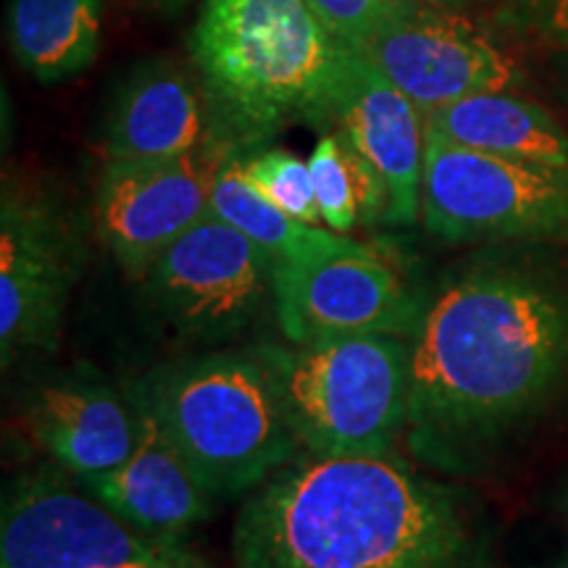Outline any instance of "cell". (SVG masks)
<instances>
[{"mask_svg": "<svg viewBox=\"0 0 568 568\" xmlns=\"http://www.w3.org/2000/svg\"><path fill=\"white\" fill-rule=\"evenodd\" d=\"M424 308L426 297L374 251L274 272L276 322L295 345L353 335H395L410 343Z\"/></svg>", "mask_w": 568, "mask_h": 568, "instance_id": "cell-12", "label": "cell"}, {"mask_svg": "<svg viewBox=\"0 0 568 568\" xmlns=\"http://www.w3.org/2000/svg\"><path fill=\"white\" fill-rule=\"evenodd\" d=\"M61 466L24 474L0 514V568H211L182 539L124 521Z\"/></svg>", "mask_w": 568, "mask_h": 568, "instance_id": "cell-7", "label": "cell"}, {"mask_svg": "<svg viewBox=\"0 0 568 568\" xmlns=\"http://www.w3.org/2000/svg\"><path fill=\"white\" fill-rule=\"evenodd\" d=\"M213 142L211 109L195 69L155 55L119 82L103 130L109 161L174 159Z\"/></svg>", "mask_w": 568, "mask_h": 568, "instance_id": "cell-14", "label": "cell"}, {"mask_svg": "<svg viewBox=\"0 0 568 568\" xmlns=\"http://www.w3.org/2000/svg\"><path fill=\"white\" fill-rule=\"evenodd\" d=\"M276 264L237 226L209 211L142 276V293L176 337L224 343L274 305Z\"/></svg>", "mask_w": 568, "mask_h": 568, "instance_id": "cell-8", "label": "cell"}, {"mask_svg": "<svg viewBox=\"0 0 568 568\" xmlns=\"http://www.w3.org/2000/svg\"><path fill=\"white\" fill-rule=\"evenodd\" d=\"M326 132H337L385 180V224L410 226L422 219L426 119L355 45Z\"/></svg>", "mask_w": 568, "mask_h": 568, "instance_id": "cell-13", "label": "cell"}, {"mask_svg": "<svg viewBox=\"0 0 568 568\" xmlns=\"http://www.w3.org/2000/svg\"><path fill=\"white\" fill-rule=\"evenodd\" d=\"M27 424L55 466L77 479L124 464L138 443L132 397L98 382L63 379L40 387L27 406Z\"/></svg>", "mask_w": 568, "mask_h": 568, "instance_id": "cell-16", "label": "cell"}, {"mask_svg": "<svg viewBox=\"0 0 568 568\" xmlns=\"http://www.w3.org/2000/svg\"><path fill=\"white\" fill-rule=\"evenodd\" d=\"M564 508H566V518H568V493H566V503H564Z\"/></svg>", "mask_w": 568, "mask_h": 568, "instance_id": "cell-27", "label": "cell"}, {"mask_svg": "<svg viewBox=\"0 0 568 568\" xmlns=\"http://www.w3.org/2000/svg\"><path fill=\"white\" fill-rule=\"evenodd\" d=\"M568 385V280L527 245L487 247L443 276L410 339L403 445L474 471Z\"/></svg>", "mask_w": 568, "mask_h": 568, "instance_id": "cell-1", "label": "cell"}, {"mask_svg": "<svg viewBox=\"0 0 568 568\" xmlns=\"http://www.w3.org/2000/svg\"><path fill=\"white\" fill-rule=\"evenodd\" d=\"M556 69H558V84H560V90H564L566 98H568V51L556 55Z\"/></svg>", "mask_w": 568, "mask_h": 568, "instance_id": "cell-24", "label": "cell"}, {"mask_svg": "<svg viewBox=\"0 0 568 568\" xmlns=\"http://www.w3.org/2000/svg\"><path fill=\"white\" fill-rule=\"evenodd\" d=\"M187 45L216 142L243 155L293 122L326 132L353 53L305 0H203Z\"/></svg>", "mask_w": 568, "mask_h": 568, "instance_id": "cell-3", "label": "cell"}, {"mask_svg": "<svg viewBox=\"0 0 568 568\" xmlns=\"http://www.w3.org/2000/svg\"><path fill=\"white\" fill-rule=\"evenodd\" d=\"M489 19L506 38L556 53L568 51V0H500Z\"/></svg>", "mask_w": 568, "mask_h": 568, "instance_id": "cell-21", "label": "cell"}, {"mask_svg": "<svg viewBox=\"0 0 568 568\" xmlns=\"http://www.w3.org/2000/svg\"><path fill=\"white\" fill-rule=\"evenodd\" d=\"M545 568H568V556H566V558H560V560H556V564L545 566Z\"/></svg>", "mask_w": 568, "mask_h": 568, "instance_id": "cell-26", "label": "cell"}, {"mask_svg": "<svg viewBox=\"0 0 568 568\" xmlns=\"http://www.w3.org/2000/svg\"><path fill=\"white\" fill-rule=\"evenodd\" d=\"M148 3L159 6V9H176V6H182L184 0H148Z\"/></svg>", "mask_w": 568, "mask_h": 568, "instance_id": "cell-25", "label": "cell"}, {"mask_svg": "<svg viewBox=\"0 0 568 568\" xmlns=\"http://www.w3.org/2000/svg\"><path fill=\"white\" fill-rule=\"evenodd\" d=\"M230 148L213 142L174 159L109 161L95 187V226L130 280H142L153 261L201 222Z\"/></svg>", "mask_w": 568, "mask_h": 568, "instance_id": "cell-10", "label": "cell"}, {"mask_svg": "<svg viewBox=\"0 0 568 568\" xmlns=\"http://www.w3.org/2000/svg\"><path fill=\"white\" fill-rule=\"evenodd\" d=\"M234 568H493L471 503L408 458L305 453L253 489Z\"/></svg>", "mask_w": 568, "mask_h": 568, "instance_id": "cell-2", "label": "cell"}, {"mask_svg": "<svg viewBox=\"0 0 568 568\" xmlns=\"http://www.w3.org/2000/svg\"><path fill=\"white\" fill-rule=\"evenodd\" d=\"M422 222L447 245H568V166L479 153L426 130Z\"/></svg>", "mask_w": 568, "mask_h": 568, "instance_id": "cell-6", "label": "cell"}, {"mask_svg": "<svg viewBox=\"0 0 568 568\" xmlns=\"http://www.w3.org/2000/svg\"><path fill=\"white\" fill-rule=\"evenodd\" d=\"M130 395L151 410L216 500L251 495L301 450L258 353L174 361L153 368Z\"/></svg>", "mask_w": 568, "mask_h": 568, "instance_id": "cell-4", "label": "cell"}, {"mask_svg": "<svg viewBox=\"0 0 568 568\" xmlns=\"http://www.w3.org/2000/svg\"><path fill=\"white\" fill-rule=\"evenodd\" d=\"M416 3L418 0H305V6L351 45H364L376 30Z\"/></svg>", "mask_w": 568, "mask_h": 568, "instance_id": "cell-22", "label": "cell"}, {"mask_svg": "<svg viewBox=\"0 0 568 568\" xmlns=\"http://www.w3.org/2000/svg\"><path fill=\"white\" fill-rule=\"evenodd\" d=\"M209 211L247 234L276 266L311 264V261L335 258V255L374 251L347 234L301 222L274 205L247 182L243 174V153H230L219 166Z\"/></svg>", "mask_w": 568, "mask_h": 568, "instance_id": "cell-18", "label": "cell"}, {"mask_svg": "<svg viewBox=\"0 0 568 568\" xmlns=\"http://www.w3.org/2000/svg\"><path fill=\"white\" fill-rule=\"evenodd\" d=\"M361 48L418 111L432 113L481 92H514L524 71L485 30L456 11L416 3Z\"/></svg>", "mask_w": 568, "mask_h": 568, "instance_id": "cell-11", "label": "cell"}, {"mask_svg": "<svg viewBox=\"0 0 568 568\" xmlns=\"http://www.w3.org/2000/svg\"><path fill=\"white\" fill-rule=\"evenodd\" d=\"M11 55L40 82L82 74L103 45V0H9Z\"/></svg>", "mask_w": 568, "mask_h": 568, "instance_id": "cell-19", "label": "cell"}, {"mask_svg": "<svg viewBox=\"0 0 568 568\" xmlns=\"http://www.w3.org/2000/svg\"><path fill=\"white\" fill-rule=\"evenodd\" d=\"M243 174L261 195H266L290 216L308 224H324L311 166L295 153L284 151V148H268V151L261 148V151L243 155Z\"/></svg>", "mask_w": 568, "mask_h": 568, "instance_id": "cell-20", "label": "cell"}, {"mask_svg": "<svg viewBox=\"0 0 568 568\" xmlns=\"http://www.w3.org/2000/svg\"><path fill=\"white\" fill-rule=\"evenodd\" d=\"M261 355L297 443L308 456H389L408 422L410 343L353 335L264 345Z\"/></svg>", "mask_w": 568, "mask_h": 568, "instance_id": "cell-5", "label": "cell"}, {"mask_svg": "<svg viewBox=\"0 0 568 568\" xmlns=\"http://www.w3.org/2000/svg\"><path fill=\"white\" fill-rule=\"evenodd\" d=\"M426 130L503 159L568 166V132L548 109L516 92H481L426 113Z\"/></svg>", "mask_w": 568, "mask_h": 568, "instance_id": "cell-17", "label": "cell"}, {"mask_svg": "<svg viewBox=\"0 0 568 568\" xmlns=\"http://www.w3.org/2000/svg\"><path fill=\"white\" fill-rule=\"evenodd\" d=\"M132 403L138 410V443L130 458L111 471L80 479V485L132 527L182 539L213 514L216 497L197 479L151 410L134 397Z\"/></svg>", "mask_w": 568, "mask_h": 568, "instance_id": "cell-15", "label": "cell"}, {"mask_svg": "<svg viewBox=\"0 0 568 568\" xmlns=\"http://www.w3.org/2000/svg\"><path fill=\"white\" fill-rule=\"evenodd\" d=\"M82 268L74 219L32 184H3L0 201V358L9 368L55 347Z\"/></svg>", "mask_w": 568, "mask_h": 568, "instance_id": "cell-9", "label": "cell"}, {"mask_svg": "<svg viewBox=\"0 0 568 568\" xmlns=\"http://www.w3.org/2000/svg\"><path fill=\"white\" fill-rule=\"evenodd\" d=\"M418 3L435 6V9H445V11H456V13H464L466 9H471V6H479V3H485V0H418Z\"/></svg>", "mask_w": 568, "mask_h": 568, "instance_id": "cell-23", "label": "cell"}]
</instances>
